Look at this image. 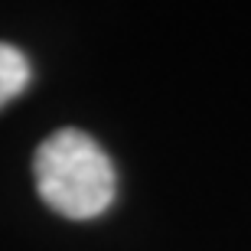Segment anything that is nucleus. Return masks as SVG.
<instances>
[{
    "instance_id": "obj_1",
    "label": "nucleus",
    "mask_w": 251,
    "mask_h": 251,
    "mask_svg": "<svg viewBox=\"0 0 251 251\" xmlns=\"http://www.w3.org/2000/svg\"><path fill=\"white\" fill-rule=\"evenodd\" d=\"M33 176L43 202L65 219H95L114 202V163L85 130L49 134L36 147Z\"/></svg>"
},
{
    "instance_id": "obj_2",
    "label": "nucleus",
    "mask_w": 251,
    "mask_h": 251,
    "mask_svg": "<svg viewBox=\"0 0 251 251\" xmlns=\"http://www.w3.org/2000/svg\"><path fill=\"white\" fill-rule=\"evenodd\" d=\"M29 85V62L17 46L0 43V108Z\"/></svg>"
}]
</instances>
